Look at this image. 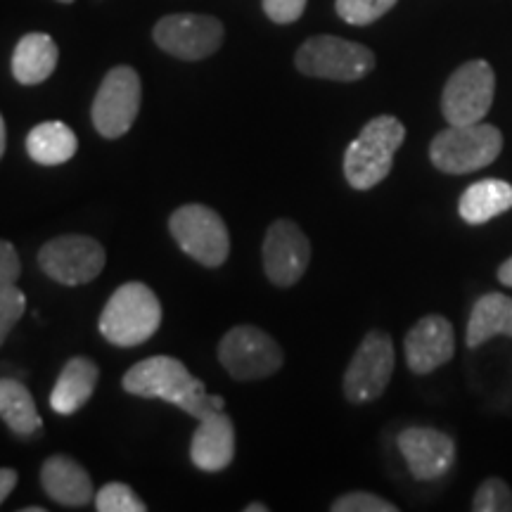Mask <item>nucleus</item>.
Wrapping results in <instances>:
<instances>
[{
  "label": "nucleus",
  "instance_id": "1",
  "mask_svg": "<svg viewBox=\"0 0 512 512\" xmlns=\"http://www.w3.org/2000/svg\"><path fill=\"white\" fill-rule=\"evenodd\" d=\"M121 384L128 394L140 399H162L197 420L223 411L226 406L223 396L209 394L207 387L174 356L145 358L126 370Z\"/></svg>",
  "mask_w": 512,
  "mask_h": 512
},
{
  "label": "nucleus",
  "instance_id": "2",
  "mask_svg": "<svg viewBox=\"0 0 512 512\" xmlns=\"http://www.w3.org/2000/svg\"><path fill=\"white\" fill-rule=\"evenodd\" d=\"M406 140V128L396 117L370 119L344 152V176L354 190H370L389 176L394 155Z\"/></svg>",
  "mask_w": 512,
  "mask_h": 512
},
{
  "label": "nucleus",
  "instance_id": "3",
  "mask_svg": "<svg viewBox=\"0 0 512 512\" xmlns=\"http://www.w3.org/2000/svg\"><path fill=\"white\" fill-rule=\"evenodd\" d=\"M162 325V304L145 283H126L112 294L100 313V335L114 347L145 344Z\"/></svg>",
  "mask_w": 512,
  "mask_h": 512
},
{
  "label": "nucleus",
  "instance_id": "4",
  "mask_svg": "<svg viewBox=\"0 0 512 512\" xmlns=\"http://www.w3.org/2000/svg\"><path fill=\"white\" fill-rule=\"evenodd\" d=\"M503 150V136L496 126L491 124H467V126H448L434 136L430 145V159L444 174H472V171L484 169Z\"/></svg>",
  "mask_w": 512,
  "mask_h": 512
},
{
  "label": "nucleus",
  "instance_id": "5",
  "mask_svg": "<svg viewBox=\"0 0 512 512\" xmlns=\"http://www.w3.org/2000/svg\"><path fill=\"white\" fill-rule=\"evenodd\" d=\"M297 69L313 79L361 81L375 69L373 50L339 36H313L294 55Z\"/></svg>",
  "mask_w": 512,
  "mask_h": 512
},
{
  "label": "nucleus",
  "instance_id": "6",
  "mask_svg": "<svg viewBox=\"0 0 512 512\" xmlns=\"http://www.w3.org/2000/svg\"><path fill=\"white\" fill-rule=\"evenodd\" d=\"M171 238L190 259L207 268L226 264L230 254V235L226 223L214 209L204 204H183L169 219Z\"/></svg>",
  "mask_w": 512,
  "mask_h": 512
},
{
  "label": "nucleus",
  "instance_id": "7",
  "mask_svg": "<svg viewBox=\"0 0 512 512\" xmlns=\"http://www.w3.org/2000/svg\"><path fill=\"white\" fill-rule=\"evenodd\" d=\"M219 361L233 380L252 382L278 373L285 354L268 332L254 325H238L221 339Z\"/></svg>",
  "mask_w": 512,
  "mask_h": 512
},
{
  "label": "nucleus",
  "instance_id": "8",
  "mask_svg": "<svg viewBox=\"0 0 512 512\" xmlns=\"http://www.w3.org/2000/svg\"><path fill=\"white\" fill-rule=\"evenodd\" d=\"M496 76L486 60H470L448 76L441 112L451 126L479 124L494 105Z\"/></svg>",
  "mask_w": 512,
  "mask_h": 512
},
{
  "label": "nucleus",
  "instance_id": "9",
  "mask_svg": "<svg viewBox=\"0 0 512 512\" xmlns=\"http://www.w3.org/2000/svg\"><path fill=\"white\" fill-rule=\"evenodd\" d=\"M140 100H143V86L136 69L114 67L95 93L91 110L95 131L107 140L126 136L140 112Z\"/></svg>",
  "mask_w": 512,
  "mask_h": 512
},
{
  "label": "nucleus",
  "instance_id": "10",
  "mask_svg": "<svg viewBox=\"0 0 512 512\" xmlns=\"http://www.w3.org/2000/svg\"><path fill=\"white\" fill-rule=\"evenodd\" d=\"M105 261V247L88 235H60L46 242L38 252L41 271L67 287L91 283L102 273Z\"/></svg>",
  "mask_w": 512,
  "mask_h": 512
},
{
  "label": "nucleus",
  "instance_id": "11",
  "mask_svg": "<svg viewBox=\"0 0 512 512\" xmlns=\"http://www.w3.org/2000/svg\"><path fill=\"white\" fill-rule=\"evenodd\" d=\"M394 373V344L382 330H370L358 344L344 373V396L349 403H370L380 399Z\"/></svg>",
  "mask_w": 512,
  "mask_h": 512
},
{
  "label": "nucleus",
  "instance_id": "12",
  "mask_svg": "<svg viewBox=\"0 0 512 512\" xmlns=\"http://www.w3.org/2000/svg\"><path fill=\"white\" fill-rule=\"evenodd\" d=\"M152 38L164 53L185 62H197L221 48L223 24L211 15H166L155 24Z\"/></svg>",
  "mask_w": 512,
  "mask_h": 512
},
{
  "label": "nucleus",
  "instance_id": "13",
  "mask_svg": "<svg viewBox=\"0 0 512 512\" xmlns=\"http://www.w3.org/2000/svg\"><path fill=\"white\" fill-rule=\"evenodd\" d=\"M264 271L275 287H292L302 280L311 261L309 238L297 223L278 219L271 223L264 238Z\"/></svg>",
  "mask_w": 512,
  "mask_h": 512
},
{
  "label": "nucleus",
  "instance_id": "14",
  "mask_svg": "<svg viewBox=\"0 0 512 512\" xmlns=\"http://www.w3.org/2000/svg\"><path fill=\"white\" fill-rule=\"evenodd\" d=\"M396 446L418 482H434V479L444 477L456 460L453 439L432 427H408L399 434Z\"/></svg>",
  "mask_w": 512,
  "mask_h": 512
},
{
  "label": "nucleus",
  "instance_id": "15",
  "mask_svg": "<svg viewBox=\"0 0 512 512\" xmlns=\"http://www.w3.org/2000/svg\"><path fill=\"white\" fill-rule=\"evenodd\" d=\"M403 349H406L408 368L415 375H427L451 361L456 354V332L444 316L430 313L408 330Z\"/></svg>",
  "mask_w": 512,
  "mask_h": 512
},
{
  "label": "nucleus",
  "instance_id": "16",
  "mask_svg": "<svg viewBox=\"0 0 512 512\" xmlns=\"http://www.w3.org/2000/svg\"><path fill=\"white\" fill-rule=\"evenodd\" d=\"M235 458V427L223 411L200 420L190 441V460L202 472H221Z\"/></svg>",
  "mask_w": 512,
  "mask_h": 512
},
{
  "label": "nucleus",
  "instance_id": "17",
  "mask_svg": "<svg viewBox=\"0 0 512 512\" xmlns=\"http://www.w3.org/2000/svg\"><path fill=\"white\" fill-rule=\"evenodd\" d=\"M43 491L64 508H83L93 501V482L79 460L50 456L41 467Z\"/></svg>",
  "mask_w": 512,
  "mask_h": 512
},
{
  "label": "nucleus",
  "instance_id": "18",
  "mask_svg": "<svg viewBox=\"0 0 512 512\" xmlns=\"http://www.w3.org/2000/svg\"><path fill=\"white\" fill-rule=\"evenodd\" d=\"M100 368L98 363L86 356H74L64 363L57 377L53 392H50V408L57 415H74L81 411L98 387Z\"/></svg>",
  "mask_w": 512,
  "mask_h": 512
},
{
  "label": "nucleus",
  "instance_id": "19",
  "mask_svg": "<svg viewBox=\"0 0 512 512\" xmlns=\"http://www.w3.org/2000/svg\"><path fill=\"white\" fill-rule=\"evenodd\" d=\"M60 50L53 36L48 34H27L19 38L15 53H12V76L22 86H38L53 76Z\"/></svg>",
  "mask_w": 512,
  "mask_h": 512
},
{
  "label": "nucleus",
  "instance_id": "20",
  "mask_svg": "<svg viewBox=\"0 0 512 512\" xmlns=\"http://www.w3.org/2000/svg\"><path fill=\"white\" fill-rule=\"evenodd\" d=\"M498 335L512 339V299L508 294L491 292L479 297L472 306L465 342L467 347L475 349Z\"/></svg>",
  "mask_w": 512,
  "mask_h": 512
},
{
  "label": "nucleus",
  "instance_id": "21",
  "mask_svg": "<svg viewBox=\"0 0 512 512\" xmlns=\"http://www.w3.org/2000/svg\"><path fill=\"white\" fill-rule=\"evenodd\" d=\"M0 420L19 439H34L43 432L36 401L27 387L12 377H0Z\"/></svg>",
  "mask_w": 512,
  "mask_h": 512
},
{
  "label": "nucleus",
  "instance_id": "22",
  "mask_svg": "<svg viewBox=\"0 0 512 512\" xmlns=\"http://www.w3.org/2000/svg\"><path fill=\"white\" fill-rule=\"evenodd\" d=\"M512 209V185L501 178H484L470 185L458 202L463 221L479 226Z\"/></svg>",
  "mask_w": 512,
  "mask_h": 512
},
{
  "label": "nucleus",
  "instance_id": "23",
  "mask_svg": "<svg viewBox=\"0 0 512 512\" xmlns=\"http://www.w3.org/2000/svg\"><path fill=\"white\" fill-rule=\"evenodd\" d=\"M79 150L76 133L62 121H43L27 136V155L41 166H60L69 162Z\"/></svg>",
  "mask_w": 512,
  "mask_h": 512
},
{
  "label": "nucleus",
  "instance_id": "24",
  "mask_svg": "<svg viewBox=\"0 0 512 512\" xmlns=\"http://www.w3.org/2000/svg\"><path fill=\"white\" fill-rule=\"evenodd\" d=\"M396 3H399V0H337L335 10L347 24L368 27V24H373L380 17L387 15Z\"/></svg>",
  "mask_w": 512,
  "mask_h": 512
},
{
  "label": "nucleus",
  "instance_id": "25",
  "mask_svg": "<svg viewBox=\"0 0 512 512\" xmlns=\"http://www.w3.org/2000/svg\"><path fill=\"white\" fill-rule=\"evenodd\" d=\"M95 510L98 512H145L147 505L136 496L131 486L121 482L105 484L95 496Z\"/></svg>",
  "mask_w": 512,
  "mask_h": 512
},
{
  "label": "nucleus",
  "instance_id": "26",
  "mask_svg": "<svg viewBox=\"0 0 512 512\" xmlns=\"http://www.w3.org/2000/svg\"><path fill=\"white\" fill-rule=\"evenodd\" d=\"M475 512H512V491L503 479L491 477L479 486L475 501H472Z\"/></svg>",
  "mask_w": 512,
  "mask_h": 512
},
{
  "label": "nucleus",
  "instance_id": "27",
  "mask_svg": "<svg viewBox=\"0 0 512 512\" xmlns=\"http://www.w3.org/2000/svg\"><path fill=\"white\" fill-rule=\"evenodd\" d=\"M27 311V294L15 285L0 287V347Z\"/></svg>",
  "mask_w": 512,
  "mask_h": 512
},
{
  "label": "nucleus",
  "instance_id": "28",
  "mask_svg": "<svg viewBox=\"0 0 512 512\" xmlns=\"http://www.w3.org/2000/svg\"><path fill=\"white\" fill-rule=\"evenodd\" d=\"M332 512H396L394 503H389L387 498H380L368 491H354V494L339 496L335 503L330 505Z\"/></svg>",
  "mask_w": 512,
  "mask_h": 512
},
{
  "label": "nucleus",
  "instance_id": "29",
  "mask_svg": "<svg viewBox=\"0 0 512 512\" xmlns=\"http://www.w3.org/2000/svg\"><path fill=\"white\" fill-rule=\"evenodd\" d=\"M306 0H264V12L275 24H292L304 15Z\"/></svg>",
  "mask_w": 512,
  "mask_h": 512
},
{
  "label": "nucleus",
  "instance_id": "30",
  "mask_svg": "<svg viewBox=\"0 0 512 512\" xmlns=\"http://www.w3.org/2000/svg\"><path fill=\"white\" fill-rule=\"evenodd\" d=\"M22 275V261L12 242L0 240V287L15 285L17 278Z\"/></svg>",
  "mask_w": 512,
  "mask_h": 512
},
{
  "label": "nucleus",
  "instance_id": "31",
  "mask_svg": "<svg viewBox=\"0 0 512 512\" xmlns=\"http://www.w3.org/2000/svg\"><path fill=\"white\" fill-rule=\"evenodd\" d=\"M17 486V472L12 467H0V505L8 498Z\"/></svg>",
  "mask_w": 512,
  "mask_h": 512
},
{
  "label": "nucleus",
  "instance_id": "32",
  "mask_svg": "<svg viewBox=\"0 0 512 512\" xmlns=\"http://www.w3.org/2000/svg\"><path fill=\"white\" fill-rule=\"evenodd\" d=\"M498 280H501L505 287H512V256L501 268H498Z\"/></svg>",
  "mask_w": 512,
  "mask_h": 512
},
{
  "label": "nucleus",
  "instance_id": "33",
  "mask_svg": "<svg viewBox=\"0 0 512 512\" xmlns=\"http://www.w3.org/2000/svg\"><path fill=\"white\" fill-rule=\"evenodd\" d=\"M5 145H8V131H5L3 114H0V159H3V155H5Z\"/></svg>",
  "mask_w": 512,
  "mask_h": 512
},
{
  "label": "nucleus",
  "instance_id": "34",
  "mask_svg": "<svg viewBox=\"0 0 512 512\" xmlns=\"http://www.w3.org/2000/svg\"><path fill=\"white\" fill-rule=\"evenodd\" d=\"M245 512H268V508L264 503H252V505H247Z\"/></svg>",
  "mask_w": 512,
  "mask_h": 512
},
{
  "label": "nucleus",
  "instance_id": "35",
  "mask_svg": "<svg viewBox=\"0 0 512 512\" xmlns=\"http://www.w3.org/2000/svg\"><path fill=\"white\" fill-rule=\"evenodd\" d=\"M46 508H22V512H43Z\"/></svg>",
  "mask_w": 512,
  "mask_h": 512
},
{
  "label": "nucleus",
  "instance_id": "36",
  "mask_svg": "<svg viewBox=\"0 0 512 512\" xmlns=\"http://www.w3.org/2000/svg\"><path fill=\"white\" fill-rule=\"evenodd\" d=\"M57 3H67L69 5V3H74V0H57Z\"/></svg>",
  "mask_w": 512,
  "mask_h": 512
}]
</instances>
